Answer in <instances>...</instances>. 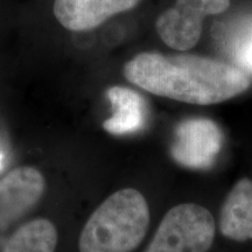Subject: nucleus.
Segmentation results:
<instances>
[{"label": "nucleus", "instance_id": "1", "mask_svg": "<svg viewBox=\"0 0 252 252\" xmlns=\"http://www.w3.org/2000/svg\"><path fill=\"white\" fill-rule=\"evenodd\" d=\"M124 76L147 93L195 105L225 102L250 87L241 68L190 54L140 53L124 65Z\"/></svg>", "mask_w": 252, "mask_h": 252}, {"label": "nucleus", "instance_id": "2", "mask_svg": "<svg viewBox=\"0 0 252 252\" xmlns=\"http://www.w3.org/2000/svg\"><path fill=\"white\" fill-rule=\"evenodd\" d=\"M150 226V209L144 195L124 188L106 198L82 229L80 252H132Z\"/></svg>", "mask_w": 252, "mask_h": 252}, {"label": "nucleus", "instance_id": "3", "mask_svg": "<svg viewBox=\"0 0 252 252\" xmlns=\"http://www.w3.org/2000/svg\"><path fill=\"white\" fill-rule=\"evenodd\" d=\"M215 239V220L200 204L173 207L158 226L145 252H208Z\"/></svg>", "mask_w": 252, "mask_h": 252}, {"label": "nucleus", "instance_id": "4", "mask_svg": "<svg viewBox=\"0 0 252 252\" xmlns=\"http://www.w3.org/2000/svg\"><path fill=\"white\" fill-rule=\"evenodd\" d=\"M230 0H176L158 18L157 31L167 46L185 52L196 45L203 19L228 9Z\"/></svg>", "mask_w": 252, "mask_h": 252}, {"label": "nucleus", "instance_id": "5", "mask_svg": "<svg viewBox=\"0 0 252 252\" xmlns=\"http://www.w3.org/2000/svg\"><path fill=\"white\" fill-rule=\"evenodd\" d=\"M222 145L223 133L215 122L189 118L176 125L171 153L179 165L206 169L215 162Z\"/></svg>", "mask_w": 252, "mask_h": 252}, {"label": "nucleus", "instance_id": "6", "mask_svg": "<svg viewBox=\"0 0 252 252\" xmlns=\"http://www.w3.org/2000/svg\"><path fill=\"white\" fill-rule=\"evenodd\" d=\"M45 190V176L31 166L18 167L0 179V228L26 215Z\"/></svg>", "mask_w": 252, "mask_h": 252}, {"label": "nucleus", "instance_id": "7", "mask_svg": "<svg viewBox=\"0 0 252 252\" xmlns=\"http://www.w3.org/2000/svg\"><path fill=\"white\" fill-rule=\"evenodd\" d=\"M140 0H55L54 14L72 32L90 31L113 15L133 8Z\"/></svg>", "mask_w": 252, "mask_h": 252}, {"label": "nucleus", "instance_id": "8", "mask_svg": "<svg viewBox=\"0 0 252 252\" xmlns=\"http://www.w3.org/2000/svg\"><path fill=\"white\" fill-rule=\"evenodd\" d=\"M220 230L236 242L252 239V180L241 179L229 194L220 214Z\"/></svg>", "mask_w": 252, "mask_h": 252}, {"label": "nucleus", "instance_id": "9", "mask_svg": "<svg viewBox=\"0 0 252 252\" xmlns=\"http://www.w3.org/2000/svg\"><path fill=\"white\" fill-rule=\"evenodd\" d=\"M108 98L113 116L103 123V128L111 134H127L139 131L145 124L146 106L139 94L124 87H112Z\"/></svg>", "mask_w": 252, "mask_h": 252}, {"label": "nucleus", "instance_id": "10", "mask_svg": "<svg viewBox=\"0 0 252 252\" xmlns=\"http://www.w3.org/2000/svg\"><path fill=\"white\" fill-rule=\"evenodd\" d=\"M58 230L47 219L32 220L20 226L1 252H55Z\"/></svg>", "mask_w": 252, "mask_h": 252}, {"label": "nucleus", "instance_id": "11", "mask_svg": "<svg viewBox=\"0 0 252 252\" xmlns=\"http://www.w3.org/2000/svg\"><path fill=\"white\" fill-rule=\"evenodd\" d=\"M230 48L239 67L252 72V19L245 21L243 26L239 27L231 40Z\"/></svg>", "mask_w": 252, "mask_h": 252}, {"label": "nucleus", "instance_id": "12", "mask_svg": "<svg viewBox=\"0 0 252 252\" xmlns=\"http://www.w3.org/2000/svg\"><path fill=\"white\" fill-rule=\"evenodd\" d=\"M1 162H2V156L0 154V167H1Z\"/></svg>", "mask_w": 252, "mask_h": 252}]
</instances>
